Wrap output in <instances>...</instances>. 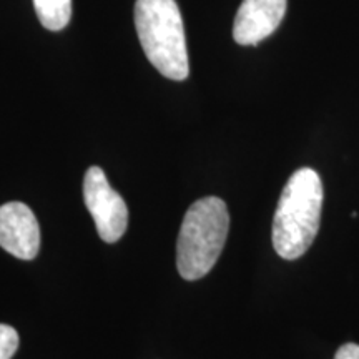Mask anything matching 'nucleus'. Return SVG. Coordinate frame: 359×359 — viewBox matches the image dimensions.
Here are the masks:
<instances>
[{
    "label": "nucleus",
    "mask_w": 359,
    "mask_h": 359,
    "mask_svg": "<svg viewBox=\"0 0 359 359\" xmlns=\"http://www.w3.org/2000/svg\"><path fill=\"white\" fill-rule=\"evenodd\" d=\"M286 0H243L233 24V37L240 45H257L281 24Z\"/></svg>",
    "instance_id": "6"
},
{
    "label": "nucleus",
    "mask_w": 359,
    "mask_h": 359,
    "mask_svg": "<svg viewBox=\"0 0 359 359\" xmlns=\"http://www.w3.org/2000/svg\"><path fill=\"white\" fill-rule=\"evenodd\" d=\"M19 348V333L8 325H0V359H12Z\"/></svg>",
    "instance_id": "8"
},
{
    "label": "nucleus",
    "mask_w": 359,
    "mask_h": 359,
    "mask_svg": "<svg viewBox=\"0 0 359 359\" xmlns=\"http://www.w3.org/2000/svg\"><path fill=\"white\" fill-rule=\"evenodd\" d=\"M83 198L98 236L105 243H116L127 230L128 208L120 193L110 187L100 167H90L85 173Z\"/></svg>",
    "instance_id": "4"
},
{
    "label": "nucleus",
    "mask_w": 359,
    "mask_h": 359,
    "mask_svg": "<svg viewBox=\"0 0 359 359\" xmlns=\"http://www.w3.org/2000/svg\"><path fill=\"white\" fill-rule=\"evenodd\" d=\"M35 13L47 30L58 32L72 19V0H34Z\"/></svg>",
    "instance_id": "7"
},
{
    "label": "nucleus",
    "mask_w": 359,
    "mask_h": 359,
    "mask_svg": "<svg viewBox=\"0 0 359 359\" xmlns=\"http://www.w3.org/2000/svg\"><path fill=\"white\" fill-rule=\"evenodd\" d=\"M0 246L12 257L25 262L39 255V222L25 203L8 201L0 206Z\"/></svg>",
    "instance_id": "5"
},
{
    "label": "nucleus",
    "mask_w": 359,
    "mask_h": 359,
    "mask_svg": "<svg viewBox=\"0 0 359 359\" xmlns=\"http://www.w3.org/2000/svg\"><path fill=\"white\" fill-rule=\"evenodd\" d=\"M323 198V182L313 168H299L291 175L273 218L278 257L298 259L309 250L320 230Z\"/></svg>",
    "instance_id": "1"
},
{
    "label": "nucleus",
    "mask_w": 359,
    "mask_h": 359,
    "mask_svg": "<svg viewBox=\"0 0 359 359\" xmlns=\"http://www.w3.org/2000/svg\"><path fill=\"white\" fill-rule=\"evenodd\" d=\"M230 228L226 203L217 196L196 200L183 218L177 243V268L195 281L208 275L224 248Z\"/></svg>",
    "instance_id": "2"
},
{
    "label": "nucleus",
    "mask_w": 359,
    "mask_h": 359,
    "mask_svg": "<svg viewBox=\"0 0 359 359\" xmlns=\"http://www.w3.org/2000/svg\"><path fill=\"white\" fill-rule=\"evenodd\" d=\"M135 27L150 64L163 77L182 82L190 74L182 12L175 0H137Z\"/></svg>",
    "instance_id": "3"
},
{
    "label": "nucleus",
    "mask_w": 359,
    "mask_h": 359,
    "mask_svg": "<svg viewBox=\"0 0 359 359\" xmlns=\"http://www.w3.org/2000/svg\"><path fill=\"white\" fill-rule=\"evenodd\" d=\"M334 359H359V346L353 343L343 344L336 353Z\"/></svg>",
    "instance_id": "9"
}]
</instances>
